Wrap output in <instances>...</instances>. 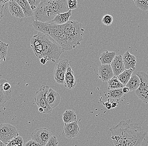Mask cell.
Here are the masks:
<instances>
[{
    "label": "cell",
    "instance_id": "cell-1",
    "mask_svg": "<svg viewBox=\"0 0 148 146\" xmlns=\"http://www.w3.org/2000/svg\"><path fill=\"white\" fill-rule=\"evenodd\" d=\"M110 131L114 146H148L147 132L130 120L121 121Z\"/></svg>",
    "mask_w": 148,
    "mask_h": 146
},
{
    "label": "cell",
    "instance_id": "cell-2",
    "mask_svg": "<svg viewBox=\"0 0 148 146\" xmlns=\"http://www.w3.org/2000/svg\"><path fill=\"white\" fill-rule=\"evenodd\" d=\"M30 46L38 58H46L53 62L64 51L53 39L40 32L32 37Z\"/></svg>",
    "mask_w": 148,
    "mask_h": 146
},
{
    "label": "cell",
    "instance_id": "cell-3",
    "mask_svg": "<svg viewBox=\"0 0 148 146\" xmlns=\"http://www.w3.org/2000/svg\"><path fill=\"white\" fill-rule=\"evenodd\" d=\"M32 25L36 30L50 37L55 41L64 33L63 25H58L51 22L42 23L33 19Z\"/></svg>",
    "mask_w": 148,
    "mask_h": 146
},
{
    "label": "cell",
    "instance_id": "cell-4",
    "mask_svg": "<svg viewBox=\"0 0 148 146\" xmlns=\"http://www.w3.org/2000/svg\"><path fill=\"white\" fill-rule=\"evenodd\" d=\"M64 33L77 47L83 40L85 29L83 24L75 20H70L63 25Z\"/></svg>",
    "mask_w": 148,
    "mask_h": 146
},
{
    "label": "cell",
    "instance_id": "cell-5",
    "mask_svg": "<svg viewBox=\"0 0 148 146\" xmlns=\"http://www.w3.org/2000/svg\"><path fill=\"white\" fill-rule=\"evenodd\" d=\"M56 15L52 8L49 0H42L34 12V20L42 23H49L53 20Z\"/></svg>",
    "mask_w": 148,
    "mask_h": 146
},
{
    "label": "cell",
    "instance_id": "cell-6",
    "mask_svg": "<svg viewBox=\"0 0 148 146\" xmlns=\"http://www.w3.org/2000/svg\"><path fill=\"white\" fill-rule=\"evenodd\" d=\"M49 86L42 85L35 94V101L38 108L44 110L43 113H50L53 109L51 108L47 101V94L49 89Z\"/></svg>",
    "mask_w": 148,
    "mask_h": 146
},
{
    "label": "cell",
    "instance_id": "cell-7",
    "mask_svg": "<svg viewBox=\"0 0 148 146\" xmlns=\"http://www.w3.org/2000/svg\"><path fill=\"white\" fill-rule=\"evenodd\" d=\"M140 78V85L135 94L139 99L148 105V75L143 71H140L136 73Z\"/></svg>",
    "mask_w": 148,
    "mask_h": 146
},
{
    "label": "cell",
    "instance_id": "cell-8",
    "mask_svg": "<svg viewBox=\"0 0 148 146\" xmlns=\"http://www.w3.org/2000/svg\"><path fill=\"white\" fill-rule=\"evenodd\" d=\"M18 133L16 127L10 124L0 125V140L7 145L11 140L18 136Z\"/></svg>",
    "mask_w": 148,
    "mask_h": 146
},
{
    "label": "cell",
    "instance_id": "cell-9",
    "mask_svg": "<svg viewBox=\"0 0 148 146\" xmlns=\"http://www.w3.org/2000/svg\"><path fill=\"white\" fill-rule=\"evenodd\" d=\"M52 136V133L49 129L46 127H41L34 130L31 134V137L32 140L45 146Z\"/></svg>",
    "mask_w": 148,
    "mask_h": 146
},
{
    "label": "cell",
    "instance_id": "cell-10",
    "mask_svg": "<svg viewBox=\"0 0 148 146\" xmlns=\"http://www.w3.org/2000/svg\"><path fill=\"white\" fill-rule=\"evenodd\" d=\"M69 64V61L67 59L60 61L56 65L53 76L56 82L60 84H63L65 74L67 66Z\"/></svg>",
    "mask_w": 148,
    "mask_h": 146
},
{
    "label": "cell",
    "instance_id": "cell-11",
    "mask_svg": "<svg viewBox=\"0 0 148 146\" xmlns=\"http://www.w3.org/2000/svg\"><path fill=\"white\" fill-rule=\"evenodd\" d=\"M79 131L78 123L76 121L74 122L64 124L62 134L67 138L73 139L78 135Z\"/></svg>",
    "mask_w": 148,
    "mask_h": 146
},
{
    "label": "cell",
    "instance_id": "cell-12",
    "mask_svg": "<svg viewBox=\"0 0 148 146\" xmlns=\"http://www.w3.org/2000/svg\"><path fill=\"white\" fill-rule=\"evenodd\" d=\"M98 71L99 78L102 82H107L114 76L110 64H101Z\"/></svg>",
    "mask_w": 148,
    "mask_h": 146
},
{
    "label": "cell",
    "instance_id": "cell-13",
    "mask_svg": "<svg viewBox=\"0 0 148 146\" xmlns=\"http://www.w3.org/2000/svg\"><path fill=\"white\" fill-rule=\"evenodd\" d=\"M49 2L56 14L69 11L67 0H49Z\"/></svg>",
    "mask_w": 148,
    "mask_h": 146
},
{
    "label": "cell",
    "instance_id": "cell-14",
    "mask_svg": "<svg viewBox=\"0 0 148 146\" xmlns=\"http://www.w3.org/2000/svg\"><path fill=\"white\" fill-rule=\"evenodd\" d=\"M110 65L115 76H118L125 70L123 61V56L119 55L116 56Z\"/></svg>",
    "mask_w": 148,
    "mask_h": 146
},
{
    "label": "cell",
    "instance_id": "cell-15",
    "mask_svg": "<svg viewBox=\"0 0 148 146\" xmlns=\"http://www.w3.org/2000/svg\"><path fill=\"white\" fill-rule=\"evenodd\" d=\"M56 42L64 51L71 50L77 47L72 40L64 33L58 38Z\"/></svg>",
    "mask_w": 148,
    "mask_h": 146
},
{
    "label": "cell",
    "instance_id": "cell-16",
    "mask_svg": "<svg viewBox=\"0 0 148 146\" xmlns=\"http://www.w3.org/2000/svg\"><path fill=\"white\" fill-rule=\"evenodd\" d=\"M63 85L66 88L69 89H73L76 85V81L74 75V72L69 64L66 71Z\"/></svg>",
    "mask_w": 148,
    "mask_h": 146
},
{
    "label": "cell",
    "instance_id": "cell-17",
    "mask_svg": "<svg viewBox=\"0 0 148 146\" xmlns=\"http://www.w3.org/2000/svg\"><path fill=\"white\" fill-rule=\"evenodd\" d=\"M9 12L12 15L16 18H23L25 15L21 6L16 1H9L8 3Z\"/></svg>",
    "mask_w": 148,
    "mask_h": 146
},
{
    "label": "cell",
    "instance_id": "cell-18",
    "mask_svg": "<svg viewBox=\"0 0 148 146\" xmlns=\"http://www.w3.org/2000/svg\"><path fill=\"white\" fill-rule=\"evenodd\" d=\"M47 101L51 108H56L60 102L61 97L58 92L50 88L47 94Z\"/></svg>",
    "mask_w": 148,
    "mask_h": 146
},
{
    "label": "cell",
    "instance_id": "cell-19",
    "mask_svg": "<svg viewBox=\"0 0 148 146\" xmlns=\"http://www.w3.org/2000/svg\"><path fill=\"white\" fill-rule=\"evenodd\" d=\"M123 61L125 70L130 68L135 70L136 64V58L134 55L130 54L127 51L123 56Z\"/></svg>",
    "mask_w": 148,
    "mask_h": 146
},
{
    "label": "cell",
    "instance_id": "cell-20",
    "mask_svg": "<svg viewBox=\"0 0 148 146\" xmlns=\"http://www.w3.org/2000/svg\"><path fill=\"white\" fill-rule=\"evenodd\" d=\"M72 15L71 10L64 13L59 14L56 16L55 18L51 22L58 25H64L69 21V18Z\"/></svg>",
    "mask_w": 148,
    "mask_h": 146
},
{
    "label": "cell",
    "instance_id": "cell-21",
    "mask_svg": "<svg viewBox=\"0 0 148 146\" xmlns=\"http://www.w3.org/2000/svg\"><path fill=\"white\" fill-rule=\"evenodd\" d=\"M116 56V53L115 52L106 50L101 54L100 62L101 64H110Z\"/></svg>",
    "mask_w": 148,
    "mask_h": 146
},
{
    "label": "cell",
    "instance_id": "cell-22",
    "mask_svg": "<svg viewBox=\"0 0 148 146\" xmlns=\"http://www.w3.org/2000/svg\"><path fill=\"white\" fill-rule=\"evenodd\" d=\"M140 81L138 76L136 75L131 76L130 79L125 86L128 88L130 91H136L140 85Z\"/></svg>",
    "mask_w": 148,
    "mask_h": 146
},
{
    "label": "cell",
    "instance_id": "cell-23",
    "mask_svg": "<svg viewBox=\"0 0 148 146\" xmlns=\"http://www.w3.org/2000/svg\"><path fill=\"white\" fill-rule=\"evenodd\" d=\"M21 6L25 15V17H30L34 15V13L30 8V5L27 0L16 1Z\"/></svg>",
    "mask_w": 148,
    "mask_h": 146
},
{
    "label": "cell",
    "instance_id": "cell-24",
    "mask_svg": "<svg viewBox=\"0 0 148 146\" xmlns=\"http://www.w3.org/2000/svg\"><path fill=\"white\" fill-rule=\"evenodd\" d=\"M63 121L64 124L74 122L77 121V116L73 110H66L62 114Z\"/></svg>",
    "mask_w": 148,
    "mask_h": 146
},
{
    "label": "cell",
    "instance_id": "cell-25",
    "mask_svg": "<svg viewBox=\"0 0 148 146\" xmlns=\"http://www.w3.org/2000/svg\"><path fill=\"white\" fill-rule=\"evenodd\" d=\"M134 71L135 70L132 68H130L128 70H125L122 73L120 74V75L117 76L120 83L125 86L130 79Z\"/></svg>",
    "mask_w": 148,
    "mask_h": 146
},
{
    "label": "cell",
    "instance_id": "cell-26",
    "mask_svg": "<svg viewBox=\"0 0 148 146\" xmlns=\"http://www.w3.org/2000/svg\"><path fill=\"white\" fill-rule=\"evenodd\" d=\"M107 94V98L112 99L115 101H119L124 94L123 92L122 88L108 90Z\"/></svg>",
    "mask_w": 148,
    "mask_h": 146
},
{
    "label": "cell",
    "instance_id": "cell-27",
    "mask_svg": "<svg viewBox=\"0 0 148 146\" xmlns=\"http://www.w3.org/2000/svg\"><path fill=\"white\" fill-rule=\"evenodd\" d=\"M108 90L122 88L124 87V85L122 84L120 82L117 76H114L107 82Z\"/></svg>",
    "mask_w": 148,
    "mask_h": 146
},
{
    "label": "cell",
    "instance_id": "cell-28",
    "mask_svg": "<svg viewBox=\"0 0 148 146\" xmlns=\"http://www.w3.org/2000/svg\"><path fill=\"white\" fill-rule=\"evenodd\" d=\"M9 45L3 42L0 45V64L6 61V57L8 53Z\"/></svg>",
    "mask_w": 148,
    "mask_h": 146
},
{
    "label": "cell",
    "instance_id": "cell-29",
    "mask_svg": "<svg viewBox=\"0 0 148 146\" xmlns=\"http://www.w3.org/2000/svg\"><path fill=\"white\" fill-rule=\"evenodd\" d=\"M12 94V90L8 92H3L0 90V108L3 107L5 102L10 100Z\"/></svg>",
    "mask_w": 148,
    "mask_h": 146
},
{
    "label": "cell",
    "instance_id": "cell-30",
    "mask_svg": "<svg viewBox=\"0 0 148 146\" xmlns=\"http://www.w3.org/2000/svg\"><path fill=\"white\" fill-rule=\"evenodd\" d=\"M11 90V86L6 79L0 80V90L3 92H8Z\"/></svg>",
    "mask_w": 148,
    "mask_h": 146
},
{
    "label": "cell",
    "instance_id": "cell-31",
    "mask_svg": "<svg viewBox=\"0 0 148 146\" xmlns=\"http://www.w3.org/2000/svg\"><path fill=\"white\" fill-rule=\"evenodd\" d=\"M134 2L136 6L142 11H148V0L134 1Z\"/></svg>",
    "mask_w": 148,
    "mask_h": 146
},
{
    "label": "cell",
    "instance_id": "cell-32",
    "mask_svg": "<svg viewBox=\"0 0 148 146\" xmlns=\"http://www.w3.org/2000/svg\"><path fill=\"white\" fill-rule=\"evenodd\" d=\"M23 138L18 136L11 140L6 146H23Z\"/></svg>",
    "mask_w": 148,
    "mask_h": 146
},
{
    "label": "cell",
    "instance_id": "cell-33",
    "mask_svg": "<svg viewBox=\"0 0 148 146\" xmlns=\"http://www.w3.org/2000/svg\"><path fill=\"white\" fill-rule=\"evenodd\" d=\"M113 18L112 16L109 14H106L103 16L101 19L102 23L103 25L106 26H110L112 23Z\"/></svg>",
    "mask_w": 148,
    "mask_h": 146
},
{
    "label": "cell",
    "instance_id": "cell-34",
    "mask_svg": "<svg viewBox=\"0 0 148 146\" xmlns=\"http://www.w3.org/2000/svg\"><path fill=\"white\" fill-rule=\"evenodd\" d=\"M41 1L40 0H34V1L28 0V2L29 3L30 8H31L32 11H33V13L36 10L37 7L39 5Z\"/></svg>",
    "mask_w": 148,
    "mask_h": 146
},
{
    "label": "cell",
    "instance_id": "cell-35",
    "mask_svg": "<svg viewBox=\"0 0 148 146\" xmlns=\"http://www.w3.org/2000/svg\"><path fill=\"white\" fill-rule=\"evenodd\" d=\"M59 144L58 139L55 136H52L46 145L44 146H58Z\"/></svg>",
    "mask_w": 148,
    "mask_h": 146
},
{
    "label": "cell",
    "instance_id": "cell-36",
    "mask_svg": "<svg viewBox=\"0 0 148 146\" xmlns=\"http://www.w3.org/2000/svg\"><path fill=\"white\" fill-rule=\"evenodd\" d=\"M68 6L69 10H76L77 7V0H68Z\"/></svg>",
    "mask_w": 148,
    "mask_h": 146
},
{
    "label": "cell",
    "instance_id": "cell-37",
    "mask_svg": "<svg viewBox=\"0 0 148 146\" xmlns=\"http://www.w3.org/2000/svg\"><path fill=\"white\" fill-rule=\"evenodd\" d=\"M25 146H44L39 144L36 141H34V140H29L27 142L25 143Z\"/></svg>",
    "mask_w": 148,
    "mask_h": 146
},
{
    "label": "cell",
    "instance_id": "cell-38",
    "mask_svg": "<svg viewBox=\"0 0 148 146\" xmlns=\"http://www.w3.org/2000/svg\"><path fill=\"white\" fill-rule=\"evenodd\" d=\"M4 5H1L0 4V21L3 17V9H4Z\"/></svg>",
    "mask_w": 148,
    "mask_h": 146
},
{
    "label": "cell",
    "instance_id": "cell-39",
    "mask_svg": "<svg viewBox=\"0 0 148 146\" xmlns=\"http://www.w3.org/2000/svg\"><path fill=\"white\" fill-rule=\"evenodd\" d=\"M104 104L106 109L110 110V109L112 108V103L110 101H106V102H105Z\"/></svg>",
    "mask_w": 148,
    "mask_h": 146
},
{
    "label": "cell",
    "instance_id": "cell-40",
    "mask_svg": "<svg viewBox=\"0 0 148 146\" xmlns=\"http://www.w3.org/2000/svg\"><path fill=\"white\" fill-rule=\"evenodd\" d=\"M49 60L46 58H42L40 59V63L42 64H45Z\"/></svg>",
    "mask_w": 148,
    "mask_h": 146
},
{
    "label": "cell",
    "instance_id": "cell-41",
    "mask_svg": "<svg viewBox=\"0 0 148 146\" xmlns=\"http://www.w3.org/2000/svg\"><path fill=\"white\" fill-rule=\"evenodd\" d=\"M123 91L124 94H127V93H128V92H130V90L129 88H128L125 86L123 88Z\"/></svg>",
    "mask_w": 148,
    "mask_h": 146
},
{
    "label": "cell",
    "instance_id": "cell-42",
    "mask_svg": "<svg viewBox=\"0 0 148 146\" xmlns=\"http://www.w3.org/2000/svg\"><path fill=\"white\" fill-rule=\"evenodd\" d=\"M9 1H5V0H2V1H0V4L1 5H4V4L7 3H9Z\"/></svg>",
    "mask_w": 148,
    "mask_h": 146
},
{
    "label": "cell",
    "instance_id": "cell-43",
    "mask_svg": "<svg viewBox=\"0 0 148 146\" xmlns=\"http://www.w3.org/2000/svg\"><path fill=\"white\" fill-rule=\"evenodd\" d=\"M112 108H114L117 106V103L116 101H113L112 103Z\"/></svg>",
    "mask_w": 148,
    "mask_h": 146
},
{
    "label": "cell",
    "instance_id": "cell-44",
    "mask_svg": "<svg viewBox=\"0 0 148 146\" xmlns=\"http://www.w3.org/2000/svg\"><path fill=\"white\" fill-rule=\"evenodd\" d=\"M38 110L40 112H41V113H43L44 112V110L42 108H39Z\"/></svg>",
    "mask_w": 148,
    "mask_h": 146
},
{
    "label": "cell",
    "instance_id": "cell-45",
    "mask_svg": "<svg viewBox=\"0 0 148 146\" xmlns=\"http://www.w3.org/2000/svg\"><path fill=\"white\" fill-rule=\"evenodd\" d=\"M5 144L0 140V146H4Z\"/></svg>",
    "mask_w": 148,
    "mask_h": 146
},
{
    "label": "cell",
    "instance_id": "cell-46",
    "mask_svg": "<svg viewBox=\"0 0 148 146\" xmlns=\"http://www.w3.org/2000/svg\"><path fill=\"white\" fill-rule=\"evenodd\" d=\"M3 42L2 41H1V40H0V45H1V44H2V43Z\"/></svg>",
    "mask_w": 148,
    "mask_h": 146
}]
</instances>
